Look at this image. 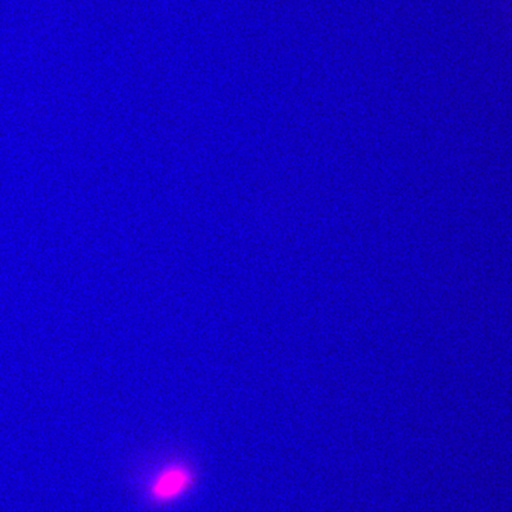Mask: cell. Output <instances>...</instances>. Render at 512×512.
I'll use <instances>...</instances> for the list:
<instances>
[{
  "mask_svg": "<svg viewBox=\"0 0 512 512\" xmlns=\"http://www.w3.org/2000/svg\"><path fill=\"white\" fill-rule=\"evenodd\" d=\"M192 484L194 478L187 466L171 464L151 480L149 494L153 502L168 504L187 494Z\"/></svg>",
  "mask_w": 512,
  "mask_h": 512,
  "instance_id": "cell-1",
  "label": "cell"
}]
</instances>
